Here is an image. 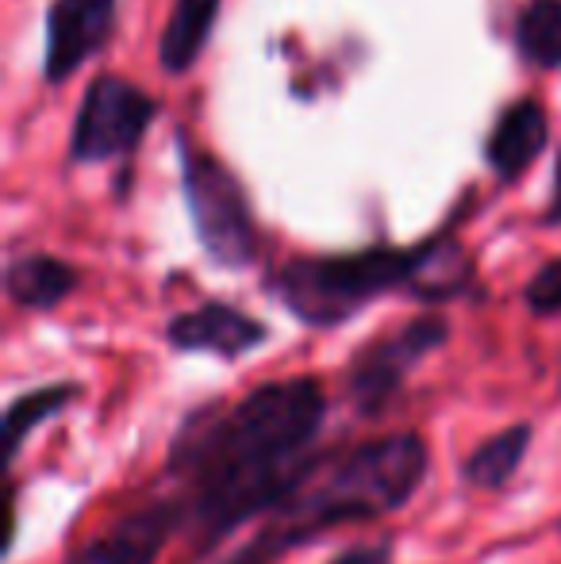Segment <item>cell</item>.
Here are the masks:
<instances>
[{
	"instance_id": "4",
	"label": "cell",
	"mask_w": 561,
	"mask_h": 564,
	"mask_svg": "<svg viewBox=\"0 0 561 564\" xmlns=\"http://www.w3.org/2000/svg\"><path fill=\"white\" fill-rule=\"evenodd\" d=\"M181 193L201 238V250L219 269H247L258 258V224L239 177L216 154L201 150L185 131H177Z\"/></svg>"
},
{
	"instance_id": "14",
	"label": "cell",
	"mask_w": 561,
	"mask_h": 564,
	"mask_svg": "<svg viewBox=\"0 0 561 564\" xmlns=\"http://www.w3.org/2000/svg\"><path fill=\"white\" fill-rule=\"evenodd\" d=\"M77 395H82V384H69V380H62V384L31 388V392L15 395V400L4 408V446H8V465H15V460H20L23 442H28L31 434H35L39 426L46 423V419L62 415V411H66L69 403L77 400Z\"/></svg>"
},
{
	"instance_id": "18",
	"label": "cell",
	"mask_w": 561,
	"mask_h": 564,
	"mask_svg": "<svg viewBox=\"0 0 561 564\" xmlns=\"http://www.w3.org/2000/svg\"><path fill=\"white\" fill-rule=\"evenodd\" d=\"M273 561H281V557L270 550V542H262V538L255 534V542H247L231 561H224V564H273Z\"/></svg>"
},
{
	"instance_id": "17",
	"label": "cell",
	"mask_w": 561,
	"mask_h": 564,
	"mask_svg": "<svg viewBox=\"0 0 561 564\" xmlns=\"http://www.w3.org/2000/svg\"><path fill=\"white\" fill-rule=\"evenodd\" d=\"M392 561V545H350V550L335 553L327 564H389Z\"/></svg>"
},
{
	"instance_id": "15",
	"label": "cell",
	"mask_w": 561,
	"mask_h": 564,
	"mask_svg": "<svg viewBox=\"0 0 561 564\" xmlns=\"http://www.w3.org/2000/svg\"><path fill=\"white\" fill-rule=\"evenodd\" d=\"M516 46L531 66L561 69V0H531L519 12Z\"/></svg>"
},
{
	"instance_id": "1",
	"label": "cell",
	"mask_w": 561,
	"mask_h": 564,
	"mask_svg": "<svg viewBox=\"0 0 561 564\" xmlns=\"http://www.w3.org/2000/svg\"><path fill=\"white\" fill-rule=\"evenodd\" d=\"M327 388L315 377L270 380L231 408H204L173 434L165 473L181 480L193 550L208 553L242 522L270 519L315 465L327 423Z\"/></svg>"
},
{
	"instance_id": "13",
	"label": "cell",
	"mask_w": 561,
	"mask_h": 564,
	"mask_svg": "<svg viewBox=\"0 0 561 564\" xmlns=\"http://www.w3.org/2000/svg\"><path fill=\"white\" fill-rule=\"evenodd\" d=\"M531 423H516L508 431L485 438L470 457L462 460V480L470 484L473 491H500L508 488L511 480L524 468L527 453H531Z\"/></svg>"
},
{
	"instance_id": "6",
	"label": "cell",
	"mask_w": 561,
	"mask_h": 564,
	"mask_svg": "<svg viewBox=\"0 0 561 564\" xmlns=\"http://www.w3.org/2000/svg\"><path fill=\"white\" fill-rule=\"evenodd\" d=\"M154 112L158 105L139 85L112 74L97 77L85 89L82 108H77L74 134H69V162L89 165V162H108V158L131 154L142 134H147Z\"/></svg>"
},
{
	"instance_id": "8",
	"label": "cell",
	"mask_w": 561,
	"mask_h": 564,
	"mask_svg": "<svg viewBox=\"0 0 561 564\" xmlns=\"http://www.w3.org/2000/svg\"><path fill=\"white\" fill-rule=\"evenodd\" d=\"M266 338H270V327L262 319L224 304V300H208L193 312L173 315L165 327V341L177 354H212L219 361H239V357L255 354Z\"/></svg>"
},
{
	"instance_id": "12",
	"label": "cell",
	"mask_w": 561,
	"mask_h": 564,
	"mask_svg": "<svg viewBox=\"0 0 561 564\" xmlns=\"http://www.w3.org/2000/svg\"><path fill=\"white\" fill-rule=\"evenodd\" d=\"M219 0H173V12L158 39V62L165 74H185L196 66L212 28H216Z\"/></svg>"
},
{
	"instance_id": "9",
	"label": "cell",
	"mask_w": 561,
	"mask_h": 564,
	"mask_svg": "<svg viewBox=\"0 0 561 564\" xmlns=\"http://www.w3.org/2000/svg\"><path fill=\"white\" fill-rule=\"evenodd\" d=\"M181 527H185L181 499H158V503L139 507L136 514L116 522L105 538H97L69 564H154Z\"/></svg>"
},
{
	"instance_id": "16",
	"label": "cell",
	"mask_w": 561,
	"mask_h": 564,
	"mask_svg": "<svg viewBox=\"0 0 561 564\" xmlns=\"http://www.w3.org/2000/svg\"><path fill=\"white\" fill-rule=\"evenodd\" d=\"M524 304L531 307V315H539V319L561 315V258L547 261V265L527 281Z\"/></svg>"
},
{
	"instance_id": "5",
	"label": "cell",
	"mask_w": 561,
	"mask_h": 564,
	"mask_svg": "<svg viewBox=\"0 0 561 564\" xmlns=\"http://www.w3.org/2000/svg\"><path fill=\"white\" fill-rule=\"evenodd\" d=\"M450 338L446 315H416L404 327L389 330V335L366 341L358 354L350 357L343 372V392L358 415H381L400 392H404L408 377Z\"/></svg>"
},
{
	"instance_id": "19",
	"label": "cell",
	"mask_w": 561,
	"mask_h": 564,
	"mask_svg": "<svg viewBox=\"0 0 561 564\" xmlns=\"http://www.w3.org/2000/svg\"><path fill=\"white\" fill-rule=\"evenodd\" d=\"M542 224L547 227H558L561 224V158H558V181H554V200H550L547 216H542Z\"/></svg>"
},
{
	"instance_id": "3",
	"label": "cell",
	"mask_w": 561,
	"mask_h": 564,
	"mask_svg": "<svg viewBox=\"0 0 561 564\" xmlns=\"http://www.w3.org/2000/svg\"><path fill=\"white\" fill-rule=\"evenodd\" d=\"M431 261V238L416 246H369L354 253H312L284 261L270 276V296L296 323L331 330L366 312L374 300L404 289L420 292L423 269Z\"/></svg>"
},
{
	"instance_id": "2",
	"label": "cell",
	"mask_w": 561,
	"mask_h": 564,
	"mask_svg": "<svg viewBox=\"0 0 561 564\" xmlns=\"http://www.w3.org/2000/svg\"><path fill=\"white\" fill-rule=\"evenodd\" d=\"M431 453L420 434H389L350 449H327L289 499L262 522L258 538L284 557L346 522H369L408 507L420 491Z\"/></svg>"
},
{
	"instance_id": "11",
	"label": "cell",
	"mask_w": 561,
	"mask_h": 564,
	"mask_svg": "<svg viewBox=\"0 0 561 564\" xmlns=\"http://www.w3.org/2000/svg\"><path fill=\"white\" fill-rule=\"evenodd\" d=\"M82 284L77 265L51 253H23V258L8 261L4 269V292L15 307L23 312H54L62 300H69Z\"/></svg>"
},
{
	"instance_id": "10",
	"label": "cell",
	"mask_w": 561,
	"mask_h": 564,
	"mask_svg": "<svg viewBox=\"0 0 561 564\" xmlns=\"http://www.w3.org/2000/svg\"><path fill=\"white\" fill-rule=\"evenodd\" d=\"M547 142H550V123L542 105L531 97L516 100V105L504 108V116L496 119L493 134L485 142V162L493 165V173L504 185H511V181H519L539 162Z\"/></svg>"
},
{
	"instance_id": "7",
	"label": "cell",
	"mask_w": 561,
	"mask_h": 564,
	"mask_svg": "<svg viewBox=\"0 0 561 564\" xmlns=\"http://www.w3.org/2000/svg\"><path fill=\"white\" fill-rule=\"evenodd\" d=\"M116 0H54L46 8V85H62L112 39Z\"/></svg>"
}]
</instances>
